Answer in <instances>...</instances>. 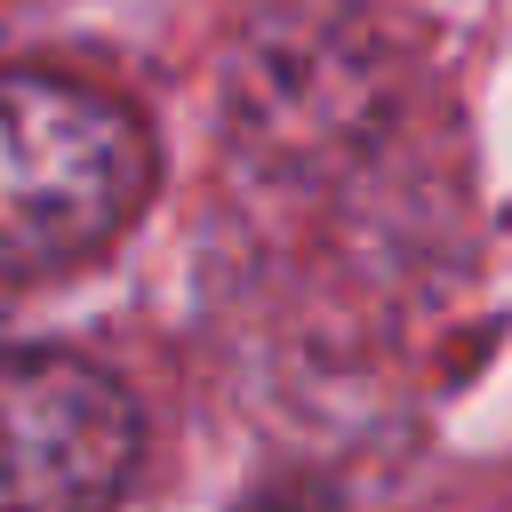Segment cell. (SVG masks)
Here are the masks:
<instances>
[{
    "mask_svg": "<svg viewBox=\"0 0 512 512\" xmlns=\"http://www.w3.org/2000/svg\"><path fill=\"white\" fill-rule=\"evenodd\" d=\"M152 192L136 112L72 72H0V272L96 256Z\"/></svg>",
    "mask_w": 512,
    "mask_h": 512,
    "instance_id": "cell-1",
    "label": "cell"
},
{
    "mask_svg": "<svg viewBox=\"0 0 512 512\" xmlns=\"http://www.w3.org/2000/svg\"><path fill=\"white\" fill-rule=\"evenodd\" d=\"M136 472V408L80 352H0V512H104Z\"/></svg>",
    "mask_w": 512,
    "mask_h": 512,
    "instance_id": "cell-2",
    "label": "cell"
}]
</instances>
